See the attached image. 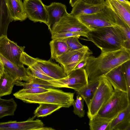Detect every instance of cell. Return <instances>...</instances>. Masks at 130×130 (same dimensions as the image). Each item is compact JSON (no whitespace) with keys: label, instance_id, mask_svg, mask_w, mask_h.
I'll list each match as a JSON object with an SVG mask.
<instances>
[{"label":"cell","instance_id":"4dcf8cb0","mask_svg":"<svg viewBox=\"0 0 130 130\" xmlns=\"http://www.w3.org/2000/svg\"><path fill=\"white\" fill-rule=\"evenodd\" d=\"M123 72L126 82L127 88V94L130 98V60L121 64Z\"/></svg>","mask_w":130,"mask_h":130},{"label":"cell","instance_id":"e0dca14e","mask_svg":"<svg viewBox=\"0 0 130 130\" xmlns=\"http://www.w3.org/2000/svg\"><path fill=\"white\" fill-rule=\"evenodd\" d=\"M104 76L108 80L114 89L127 93V88L123 72L121 65L113 69Z\"/></svg>","mask_w":130,"mask_h":130},{"label":"cell","instance_id":"ac0fdd59","mask_svg":"<svg viewBox=\"0 0 130 130\" xmlns=\"http://www.w3.org/2000/svg\"><path fill=\"white\" fill-rule=\"evenodd\" d=\"M104 6L105 4H91L80 0L73 7L70 13L76 17L92 14L100 12Z\"/></svg>","mask_w":130,"mask_h":130},{"label":"cell","instance_id":"6da1fadb","mask_svg":"<svg viewBox=\"0 0 130 130\" xmlns=\"http://www.w3.org/2000/svg\"><path fill=\"white\" fill-rule=\"evenodd\" d=\"M130 60V50L124 47L114 51L102 52L97 57L88 56L85 69L88 80L100 79L116 67Z\"/></svg>","mask_w":130,"mask_h":130},{"label":"cell","instance_id":"8fae6325","mask_svg":"<svg viewBox=\"0 0 130 130\" xmlns=\"http://www.w3.org/2000/svg\"><path fill=\"white\" fill-rule=\"evenodd\" d=\"M24 8L27 18L34 22H40L46 25L47 14L45 5L41 0H24Z\"/></svg>","mask_w":130,"mask_h":130},{"label":"cell","instance_id":"f1b7e54d","mask_svg":"<svg viewBox=\"0 0 130 130\" xmlns=\"http://www.w3.org/2000/svg\"><path fill=\"white\" fill-rule=\"evenodd\" d=\"M80 37L75 36L56 39L65 42L68 47V51H70L80 49L84 46V45L80 42L78 40Z\"/></svg>","mask_w":130,"mask_h":130},{"label":"cell","instance_id":"603a6c76","mask_svg":"<svg viewBox=\"0 0 130 130\" xmlns=\"http://www.w3.org/2000/svg\"><path fill=\"white\" fill-rule=\"evenodd\" d=\"M17 106L13 98L4 99L0 98V119L13 115Z\"/></svg>","mask_w":130,"mask_h":130},{"label":"cell","instance_id":"f546056e","mask_svg":"<svg viewBox=\"0 0 130 130\" xmlns=\"http://www.w3.org/2000/svg\"><path fill=\"white\" fill-rule=\"evenodd\" d=\"M84 101L82 96L78 94L76 100H74L72 104L73 107V112L80 118L84 117L85 113L84 109Z\"/></svg>","mask_w":130,"mask_h":130},{"label":"cell","instance_id":"9a60e30c","mask_svg":"<svg viewBox=\"0 0 130 130\" xmlns=\"http://www.w3.org/2000/svg\"><path fill=\"white\" fill-rule=\"evenodd\" d=\"M48 17L47 25L50 31L52 28L68 13L64 5L59 3L53 2L48 6L45 5Z\"/></svg>","mask_w":130,"mask_h":130},{"label":"cell","instance_id":"5b68a950","mask_svg":"<svg viewBox=\"0 0 130 130\" xmlns=\"http://www.w3.org/2000/svg\"><path fill=\"white\" fill-rule=\"evenodd\" d=\"M114 90L107 79L103 76L90 103L87 106V115L90 119L95 116L112 95Z\"/></svg>","mask_w":130,"mask_h":130},{"label":"cell","instance_id":"484cf974","mask_svg":"<svg viewBox=\"0 0 130 130\" xmlns=\"http://www.w3.org/2000/svg\"><path fill=\"white\" fill-rule=\"evenodd\" d=\"M112 120L95 116L91 119H90L89 122L90 129L91 130H109V125Z\"/></svg>","mask_w":130,"mask_h":130},{"label":"cell","instance_id":"74e56055","mask_svg":"<svg viewBox=\"0 0 130 130\" xmlns=\"http://www.w3.org/2000/svg\"><path fill=\"white\" fill-rule=\"evenodd\" d=\"M4 71L3 64L0 60V75L2 74Z\"/></svg>","mask_w":130,"mask_h":130},{"label":"cell","instance_id":"d590c367","mask_svg":"<svg viewBox=\"0 0 130 130\" xmlns=\"http://www.w3.org/2000/svg\"><path fill=\"white\" fill-rule=\"evenodd\" d=\"M87 57L85 58L79 62L76 66L74 70L81 69H85L87 63Z\"/></svg>","mask_w":130,"mask_h":130},{"label":"cell","instance_id":"44dd1931","mask_svg":"<svg viewBox=\"0 0 130 130\" xmlns=\"http://www.w3.org/2000/svg\"><path fill=\"white\" fill-rule=\"evenodd\" d=\"M11 22L6 0H0V37L7 36L8 26Z\"/></svg>","mask_w":130,"mask_h":130},{"label":"cell","instance_id":"4fadbf2b","mask_svg":"<svg viewBox=\"0 0 130 130\" xmlns=\"http://www.w3.org/2000/svg\"><path fill=\"white\" fill-rule=\"evenodd\" d=\"M36 63L43 73L54 79L64 78L67 76L61 66L50 60H46L37 58Z\"/></svg>","mask_w":130,"mask_h":130},{"label":"cell","instance_id":"ba28073f","mask_svg":"<svg viewBox=\"0 0 130 130\" xmlns=\"http://www.w3.org/2000/svg\"><path fill=\"white\" fill-rule=\"evenodd\" d=\"M92 53L88 47L84 45L80 49L68 51L55 60L60 64L68 76L79 62Z\"/></svg>","mask_w":130,"mask_h":130},{"label":"cell","instance_id":"d4e9b609","mask_svg":"<svg viewBox=\"0 0 130 130\" xmlns=\"http://www.w3.org/2000/svg\"><path fill=\"white\" fill-rule=\"evenodd\" d=\"M62 107L54 104L41 103L35 110V116L37 117H43L50 115L58 110Z\"/></svg>","mask_w":130,"mask_h":130},{"label":"cell","instance_id":"30bf717a","mask_svg":"<svg viewBox=\"0 0 130 130\" xmlns=\"http://www.w3.org/2000/svg\"><path fill=\"white\" fill-rule=\"evenodd\" d=\"M25 47L18 46L9 40L7 36L0 37V54L18 66H24L20 61V56Z\"/></svg>","mask_w":130,"mask_h":130},{"label":"cell","instance_id":"d6a6232c","mask_svg":"<svg viewBox=\"0 0 130 130\" xmlns=\"http://www.w3.org/2000/svg\"><path fill=\"white\" fill-rule=\"evenodd\" d=\"M79 36L87 38V33L82 32H66L54 34H51L52 39L64 38L70 37Z\"/></svg>","mask_w":130,"mask_h":130},{"label":"cell","instance_id":"52a82bcc","mask_svg":"<svg viewBox=\"0 0 130 130\" xmlns=\"http://www.w3.org/2000/svg\"><path fill=\"white\" fill-rule=\"evenodd\" d=\"M88 81V76L85 69L74 70L64 78L47 80L51 86L56 88H66L75 91L87 85Z\"/></svg>","mask_w":130,"mask_h":130},{"label":"cell","instance_id":"e575fe53","mask_svg":"<svg viewBox=\"0 0 130 130\" xmlns=\"http://www.w3.org/2000/svg\"><path fill=\"white\" fill-rule=\"evenodd\" d=\"M130 118L127 119L118 124L112 130H130Z\"/></svg>","mask_w":130,"mask_h":130},{"label":"cell","instance_id":"1f68e13d","mask_svg":"<svg viewBox=\"0 0 130 130\" xmlns=\"http://www.w3.org/2000/svg\"><path fill=\"white\" fill-rule=\"evenodd\" d=\"M49 89L42 87L32 88L27 89L23 88L13 94L23 95L38 94L47 91L49 90Z\"/></svg>","mask_w":130,"mask_h":130},{"label":"cell","instance_id":"7c38bea8","mask_svg":"<svg viewBox=\"0 0 130 130\" xmlns=\"http://www.w3.org/2000/svg\"><path fill=\"white\" fill-rule=\"evenodd\" d=\"M30 118L23 121H10L0 122V130H53V128L45 127L42 121Z\"/></svg>","mask_w":130,"mask_h":130},{"label":"cell","instance_id":"9c48e42d","mask_svg":"<svg viewBox=\"0 0 130 130\" xmlns=\"http://www.w3.org/2000/svg\"><path fill=\"white\" fill-rule=\"evenodd\" d=\"M90 30L78 19L67 13L56 23L50 31L51 34L66 32H82L87 33Z\"/></svg>","mask_w":130,"mask_h":130},{"label":"cell","instance_id":"2e32d148","mask_svg":"<svg viewBox=\"0 0 130 130\" xmlns=\"http://www.w3.org/2000/svg\"><path fill=\"white\" fill-rule=\"evenodd\" d=\"M105 5L111 9L130 27V4L117 0H105Z\"/></svg>","mask_w":130,"mask_h":130},{"label":"cell","instance_id":"f35d334b","mask_svg":"<svg viewBox=\"0 0 130 130\" xmlns=\"http://www.w3.org/2000/svg\"><path fill=\"white\" fill-rule=\"evenodd\" d=\"M80 0H70V4L72 7H73Z\"/></svg>","mask_w":130,"mask_h":130},{"label":"cell","instance_id":"b9f144b4","mask_svg":"<svg viewBox=\"0 0 130 130\" xmlns=\"http://www.w3.org/2000/svg\"><path fill=\"white\" fill-rule=\"evenodd\" d=\"M0 98H1V97H0Z\"/></svg>","mask_w":130,"mask_h":130},{"label":"cell","instance_id":"5bb4252c","mask_svg":"<svg viewBox=\"0 0 130 130\" xmlns=\"http://www.w3.org/2000/svg\"><path fill=\"white\" fill-rule=\"evenodd\" d=\"M0 60L2 63L5 71L15 81L23 80L28 82L30 78L28 75L26 68L24 66H18L0 54Z\"/></svg>","mask_w":130,"mask_h":130},{"label":"cell","instance_id":"8992f818","mask_svg":"<svg viewBox=\"0 0 130 130\" xmlns=\"http://www.w3.org/2000/svg\"><path fill=\"white\" fill-rule=\"evenodd\" d=\"M77 17L90 30L117 25L116 14L105 5L98 13Z\"/></svg>","mask_w":130,"mask_h":130},{"label":"cell","instance_id":"836d02e7","mask_svg":"<svg viewBox=\"0 0 130 130\" xmlns=\"http://www.w3.org/2000/svg\"><path fill=\"white\" fill-rule=\"evenodd\" d=\"M37 58L33 57L24 52L21 54L20 58V61L24 65L30 67L36 63Z\"/></svg>","mask_w":130,"mask_h":130},{"label":"cell","instance_id":"ffe728a7","mask_svg":"<svg viewBox=\"0 0 130 130\" xmlns=\"http://www.w3.org/2000/svg\"><path fill=\"white\" fill-rule=\"evenodd\" d=\"M100 83V79L94 80H88V84L76 91L81 96L88 106L97 90Z\"/></svg>","mask_w":130,"mask_h":130},{"label":"cell","instance_id":"7a4b0ae2","mask_svg":"<svg viewBox=\"0 0 130 130\" xmlns=\"http://www.w3.org/2000/svg\"><path fill=\"white\" fill-rule=\"evenodd\" d=\"M87 39L93 42L102 52L113 51L124 47L130 50L126 36L118 25L103 27L90 30L87 33Z\"/></svg>","mask_w":130,"mask_h":130},{"label":"cell","instance_id":"3957f363","mask_svg":"<svg viewBox=\"0 0 130 130\" xmlns=\"http://www.w3.org/2000/svg\"><path fill=\"white\" fill-rule=\"evenodd\" d=\"M74 93L62 90L50 88L49 90L41 93L23 95L13 94L16 98L27 103H48L57 105L62 107L69 108L74 100Z\"/></svg>","mask_w":130,"mask_h":130},{"label":"cell","instance_id":"83f0119b","mask_svg":"<svg viewBox=\"0 0 130 130\" xmlns=\"http://www.w3.org/2000/svg\"><path fill=\"white\" fill-rule=\"evenodd\" d=\"M28 75L30 77H34L46 80L54 79L43 73L36 63L26 68Z\"/></svg>","mask_w":130,"mask_h":130},{"label":"cell","instance_id":"7402d4cb","mask_svg":"<svg viewBox=\"0 0 130 130\" xmlns=\"http://www.w3.org/2000/svg\"><path fill=\"white\" fill-rule=\"evenodd\" d=\"M15 80L4 71L0 75V97L11 93L15 85Z\"/></svg>","mask_w":130,"mask_h":130},{"label":"cell","instance_id":"8d00e7d4","mask_svg":"<svg viewBox=\"0 0 130 130\" xmlns=\"http://www.w3.org/2000/svg\"><path fill=\"white\" fill-rule=\"evenodd\" d=\"M83 1L87 3L95 4L101 5L105 4L104 0H83Z\"/></svg>","mask_w":130,"mask_h":130},{"label":"cell","instance_id":"cb8c5ba5","mask_svg":"<svg viewBox=\"0 0 130 130\" xmlns=\"http://www.w3.org/2000/svg\"><path fill=\"white\" fill-rule=\"evenodd\" d=\"M49 44L52 59L55 60L68 50V45L65 42L56 39H52Z\"/></svg>","mask_w":130,"mask_h":130},{"label":"cell","instance_id":"277c9868","mask_svg":"<svg viewBox=\"0 0 130 130\" xmlns=\"http://www.w3.org/2000/svg\"><path fill=\"white\" fill-rule=\"evenodd\" d=\"M114 90L112 96L95 116L112 120L130 104V98L126 92Z\"/></svg>","mask_w":130,"mask_h":130},{"label":"cell","instance_id":"d6986e66","mask_svg":"<svg viewBox=\"0 0 130 130\" xmlns=\"http://www.w3.org/2000/svg\"><path fill=\"white\" fill-rule=\"evenodd\" d=\"M6 2L11 22L22 21L27 18L22 1L6 0Z\"/></svg>","mask_w":130,"mask_h":130},{"label":"cell","instance_id":"60d3db41","mask_svg":"<svg viewBox=\"0 0 130 130\" xmlns=\"http://www.w3.org/2000/svg\"><path fill=\"white\" fill-rule=\"evenodd\" d=\"M17 0L18 1H22V0Z\"/></svg>","mask_w":130,"mask_h":130},{"label":"cell","instance_id":"ab89813d","mask_svg":"<svg viewBox=\"0 0 130 130\" xmlns=\"http://www.w3.org/2000/svg\"><path fill=\"white\" fill-rule=\"evenodd\" d=\"M122 2L128 4H130V2L129 1L127 0H117Z\"/></svg>","mask_w":130,"mask_h":130},{"label":"cell","instance_id":"4316f807","mask_svg":"<svg viewBox=\"0 0 130 130\" xmlns=\"http://www.w3.org/2000/svg\"><path fill=\"white\" fill-rule=\"evenodd\" d=\"M130 118V104L124 109L119 113L111 121L109 130H112L119 123Z\"/></svg>","mask_w":130,"mask_h":130}]
</instances>
